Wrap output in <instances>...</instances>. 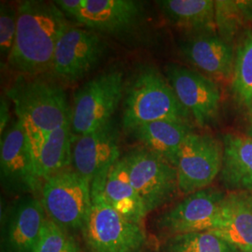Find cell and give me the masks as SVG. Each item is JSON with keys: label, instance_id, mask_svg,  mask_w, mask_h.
<instances>
[{"label": "cell", "instance_id": "obj_6", "mask_svg": "<svg viewBox=\"0 0 252 252\" xmlns=\"http://www.w3.org/2000/svg\"><path fill=\"white\" fill-rule=\"evenodd\" d=\"M124 75L102 73L85 82L74 94L70 126L73 135L91 133L112 120L124 96Z\"/></svg>", "mask_w": 252, "mask_h": 252}, {"label": "cell", "instance_id": "obj_1", "mask_svg": "<svg viewBox=\"0 0 252 252\" xmlns=\"http://www.w3.org/2000/svg\"><path fill=\"white\" fill-rule=\"evenodd\" d=\"M17 9V34L8 63L22 76L51 72L56 45L70 24L54 2L27 0Z\"/></svg>", "mask_w": 252, "mask_h": 252}, {"label": "cell", "instance_id": "obj_9", "mask_svg": "<svg viewBox=\"0 0 252 252\" xmlns=\"http://www.w3.org/2000/svg\"><path fill=\"white\" fill-rule=\"evenodd\" d=\"M106 52L107 44L96 32L69 26L56 45L51 72L62 83L77 82L99 64Z\"/></svg>", "mask_w": 252, "mask_h": 252}, {"label": "cell", "instance_id": "obj_17", "mask_svg": "<svg viewBox=\"0 0 252 252\" xmlns=\"http://www.w3.org/2000/svg\"><path fill=\"white\" fill-rule=\"evenodd\" d=\"M211 234L234 247L236 252L252 251V193L230 191L221 207L220 220Z\"/></svg>", "mask_w": 252, "mask_h": 252}, {"label": "cell", "instance_id": "obj_15", "mask_svg": "<svg viewBox=\"0 0 252 252\" xmlns=\"http://www.w3.org/2000/svg\"><path fill=\"white\" fill-rule=\"evenodd\" d=\"M144 15L142 4L134 0H83L71 19L96 33L120 35L132 31Z\"/></svg>", "mask_w": 252, "mask_h": 252}, {"label": "cell", "instance_id": "obj_26", "mask_svg": "<svg viewBox=\"0 0 252 252\" xmlns=\"http://www.w3.org/2000/svg\"><path fill=\"white\" fill-rule=\"evenodd\" d=\"M72 235L65 233L48 216L34 252H79Z\"/></svg>", "mask_w": 252, "mask_h": 252}, {"label": "cell", "instance_id": "obj_10", "mask_svg": "<svg viewBox=\"0 0 252 252\" xmlns=\"http://www.w3.org/2000/svg\"><path fill=\"white\" fill-rule=\"evenodd\" d=\"M226 194L208 187L187 195L157 219V228L168 236L175 234L212 232L220 220Z\"/></svg>", "mask_w": 252, "mask_h": 252}, {"label": "cell", "instance_id": "obj_18", "mask_svg": "<svg viewBox=\"0 0 252 252\" xmlns=\"http://www.w3.org/2000/svg\"><path fill=\"white\" fill-rule=\"evenodd\" d=\"M193 132L191 124L174 120L154 121L137 126L131 131L143 148L161 156L175 167L182 146Z\"/></svg>", "mask_w": 252, "mask_h": 252}, {"label": "cell", "instance_id": "obj_20", "mask_svg": "<svg viewBox=\"0 0 252 252\" xmlns=\"http://www.w3.org/2000/svg\"><path fill=\"white\" fill-rule=\"evenodd\" d=\"M102 190L108 204L126 220L144 226L148 215L142 199L131 183L125 158H120L109 169Z\"/></svg>", "mask_w": 252, "mask_h": 252}, {"label": "cell", "instance_id": "obj_25", "mask_svg": "<svg viewBox=\"0 0 252 252\" xmlns=\"http://www.w3.org/2000/svg\"><path fill=\"white\" fill-rule=\"evenodd\" d=\"M159 252H236V250L216 234L200 232L168 236Z\"/></svg>", "mask_w": 252, "mask_h": 252}, {"label": "cell", "instance_id": "obj_7", "mask_svg": "<svg viewBox=\"0 0 252 252\" xmlns=\"http://www.w3.org/2000/svg\"><path fill=\"white\" fill-rule=\"evenodd\" d=\"M0 180L3 190L18 198L36 195L42 187L36 175L31 145L18 119L11 120L0 139Z\"/></svg>", "mask_w": 252, "mask_h": 252}, {"label": "cell", "instance_id": "obj_5", "mask_svg": "<svg viewBox=\"0 0 252 252\" xmlns=\"http://www.w3.org/2000/svg\"><path fill=\"white\" fill-rule=\"evenodd\" d=\"M41 202L48 218L68 234L82 233L92 208L90 183L72 166L44 180Z\"/></svg>", "mask_w": 252, "mask_h": 252}, {"label": "cell", "instance_id": "obj_29", "mask_svg": "<svg viewBox=\"0 0 252 252\" xmlns=\"http://www.w3.org/2000/svg\"><path fill=\"white\" fill-rule=\"evenodd\" d=\"M249 111H250V126H249V129H248V135L252 136V105L248 108Z\"/></svg>", "mask_w": 252, "mask_h": 252}, {"label": "cell", "instance_id": "obj_19", "mask_svg": "<svg viewBox=\"0 0 252 252\" xmlns=\"http://www.w3.org/2000/svg\"><path fill=\"white\" fill-rule=\"evenodd\" d=\"M220 180L230 191H252V136L227 133Z\"/></svg>", "mask_w": 252, "mask_h": 252}, {"label": "cell", "instance_id": "obj_3", "mask_svg": "<svg viewBox=\"0 0 252 252\" xmlns=\"http://www.w3.org/2000/svg\"><path fill=\"white\" fill-rule=\"evenodd\" d=\"M159 120L193 122L166 77L153 66H145L126 87L122 124L131 132L137 126Z\"/></svg>", "mask_w": 252, "mask_h": 252}, {"label": "cell", "instance_id": "obj_31", "mask_svg": "<svg viewBox=\"0 0 252 252\" xmlns=\"http://www.w3.org/2000/svg\"></svg>", "mask_w": 252, "mask_h": 252}, {"label": "cell", "instance_id": "obj_22", "mask_svg": "<svg viewBox=\"0 0 252 252\" xmlns=\"http://www.w3.org/2000/svg\"><path fill=\"white\" fill-rule=\"evenodd\" d=\"M73 136L68 122L31 147L36 175L42 182L54 174L71 167Z\"/></svg>", "mask_w": 252, "mask_h": 252}, {"label": "cell", "instance_id": "obj_27", "mask_svg": "<svg viewBox=\"0 0 252 252\" xmlns=\"http://www.w3.org/2000/svg\"><path fill=\"white\" fill-rule=\"evenodd\" d=\"M18 9L8 3L0 5V54L9 60L17 34Z\"/></svg>", "mask_w": 252, "mask_h": 252}, {"label": "cell", "instance_id": "obj_8", "mask_svg": "<svg viewBox=\"0 0 252 252\" xmlns=\"http://www.w3.org/2000/svg\"><path fill=\"white\" fill-rule=\"evenodd\" d=\"M124 158L131 183L148 214L176 197L180 191L178 172L171 163L145 148L134 149Z\"/></svg>", "mask_w": 252, "mask_h": 252}, {"label": "cell", "instance_id": "obj_13", "mask_svg": "<svg viewBox=\"0 0 252 252\" xmlns=\"http://www.w3.org/2000/svg\"><path fill=\"white\" fill-rule=\"evenodd\" d=\"M46 219L41 199L15 198L1 214L0 252H34Z\"/></svg>", "mask_w": 252, "mask_h": 252}, {"label": "cell", "instance_id": "obj_11", "mask_svg": "<svg viewBox=\"0 0 252 252\" xmlns=\"http://www.w3.org/2000/svg\"><path fill=\"white\" fill-rule=\"evenodd\" d=\"M222 157V142L208 134L191 133L181 148L176 166L180 192L187 196L208 188L220 176Z\"/></svg>", "mask_w": 252, "mask_h": 252}, {"label": "cell", "instance_id": "obj_16", "mask_svg": "<svg viewBox=\"0 0 252 252\" xmlns=\"http://www.w3.org/2000/svg\"><path fill=\"white\" fill-rule=\"evenodd\" d=\"M183 57L208 78L232 80L235 51L217 32L187 35L180 42Z\"/></svg>", "mask_w": 252, "mask_h": 252}, {"label": "cell", "instance_id": "obj_28", "mask_svg": "<svg viewBox=\"0 0 252 252\" xmlns=\"http://www.w3.org/2000/svg\"><path fill=\"white\" fill-rule=\"evenodd\" d=\"M10 110L8 100L1 98L0 101V134L3 135L10 124Z\"/></svg>", "mask_w": 252, "mask_h": 252}, {"label": "cell", "instance_id": "obj_24", "mask_svg": "<svg viewBox=\"0 0 252 252\" xmlns=\"http://www.w3.org/2000/svg\"><path fill=\"white\" fill-rule=\"evenodd\" d=\"M231 81L236 98L250 108L252 105V28L245 30L240 36Z\"/></svg>", "mask_w": 252, "mask_h": 252}, {"label": "cell", "instance_id": "obj_2", "mask_svg": "<svg viewBox=\"0 0 252 252\" xmlns=\"http://www.w3.org/2000/svg\"><path fill=\"white\" fill-rule=\"evenodd\" d=\"M17 119L24 126L31 147L70 122L71 108L66 94L56 81L40 76H22L7 93Z\"/></svg>", "mask_w": 252, "mask_h": 252}, {"label": "cell", "instance_id": "obj_14", "mask_svg": "<svg viewBox=\"0 0 252 252\" xmlns=\"http://www.w3.org/2000/svg\"><path fill=\"white\" fill-rule=\"evenodd\" d=\"M120 158V133L113 120L91 133L73 136L71 166L90 185L105 179Z\"/></svg>", "mask_w": 252, "mask_h": 252}, {"label": "cell", "instance_id": "obj_4", "mask_svg": "<svg viewBox=\"0 0 252 252\" xmlns=\"http://www.w3.org/2000/svg\"><path fill=\"white\" fill-rule=\"evenodd\" d=\"M106 179L91 184L92 208L82 236L90 252H147L150 242L144 226L122 216L105 198Z\"/></svg>", "mask_w": 252, "mask_h": 252}, {"label": "cell", "instance_id": "obj_21", "mask_svg": "<svg viewBox=\"0 0 252 252\" xmlns=\"http://www.w3.org/2000/svg\"><path fill=\"white\" fill-rule=\"evenodd\" d=\"M156 3L172 26L187 35L216 32L213 0H161Z\"/></svg>", "mask_w": 252, "mask_h": 252}, {"label": "cell", "instance_id": "obj_23", "mask_svg": "<svg viewBox=\"0 0 252 252\" xmlns=\"http://www.w3.org/2000/svg\"><path fill=\"white\" fill-rule=\"evenodd\" d=\"M215 24L217 34L232 44L241 30L252 25V0H217Z\"/></svg>", "mask_w": 252, "mask_h": 252}, {"label": "cell", "instance_id": "obj_12", "mask_svg": "<svg viewBox=\"0 0 252 252\" xmlns=\"http://www.w3.org/2000/svg\"><path fill=\"white\" fill-rule=\"evenodd\" d=\"M165 77L181 105L201 128L213 126L219 117L221 93L215 81L203 73L177 63H167Z\"/></svg>", "mask_w": 252, "mask_h": 252}, {"label": "cell", "instance_id": "obj_30", "mask_svg": "<svg viewBox=\"0 0 252 252\" xmlns=\"http://www.w3.org/2000/svg\"><path fill=\"white\" fill-rule=\"evenodd\" d=\"M252 252V251H251V252Z\"/></svg>", "mask_w": 252, "mask_h": 252}]
</instances>
